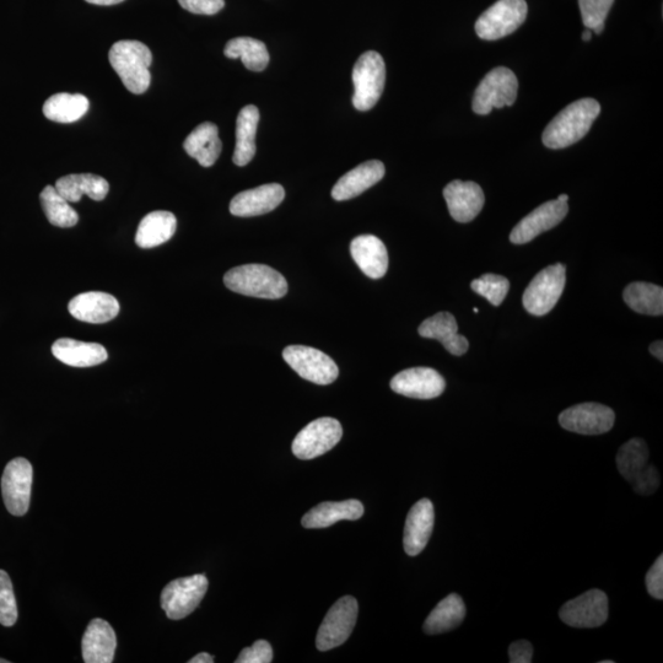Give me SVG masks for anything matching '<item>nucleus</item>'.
Returning <instances> with one entry per match:
<instances>
[{
    "label": "nucleus",
    "mask_w": 663,
    "mask_h": 663,
    "mask_svg": "<svg viewBox=\"0 0 663 663\" xmlns=\"http://www.w3.org/2000/svg\"><path fill=\"white\" fill-rule=\"evenodd\" d=\"M601 113L595 99H581L565 107L544 129L543 144L549 149H564L578 143L589 133Z\"/></svg>",
    "instance_id": "1"
},
{
    "label": "nucleus",
    "mask_w": 663,
    "mask_h": 663,
    "mask_svg": "<svg viewBox=\"0 0 663 663\" xmlns=\"http://www.w3.org/2000/svg\"><path fill=\"white\" fill-rule=\"evenodd\" d=\"M226 288L252 298L277 300L288 293V283L282 274L266 264H245L225 274Z\"/></svg>",
    "instance_id": "2"
},
{
    "label": "nucleus",
    "mask_w": 663,
    "mask_h": 663,
    "mask_svg": "<svg viewBox=\"0 0 663 663\" xmlns=\"http://www.w3.org/2000/svg\"><path fill=\"white\" fill-rule=\"evenodd\" d=\"M111 67L115 69L123 85L132 94H144L152 82L150 66L153 55L149 47L139 41H118L109 53Z\"/></svg>",
    "instance_id": "3"
},
{
    "label": "nucleus",
    "mask_w": 663,
    "mask_h": 663,
    "mask_svg": "<svg viewBox=\"0 0 663 663\" xmlns=\"http://www.w3.org/2000/svg\"><path fill=\"white\" fill-rule=\"evenodd\" d=\"M649 447L643 439H632L619 449L617 467L639 495H652L660 487V474L649 462Z\"/></svg>",
    "instance_id": "4"
},
{
    "label": "nucleus",
    "mask_w": 663,
    "mask_h": 663,
    "mask_svg": "<svg viewBox=\"0 0 663 663\" xmlns=\"http://www.w3.org/2000/svg\"><path fill=\"white\" fill-rule=\"evenodd\" d=\"M353 105L361 112L369 111L379 102L386 83L384 58L375 51L365 52L353 69Z\"/></svg>",
    "instance_id": "5"
},
{
    "label": "nucleus",
    "mask_w": 663,
    "mask_h": 663,
    "mask_svg": "<svg viewBox=\"0 0 663 663\" xmlns=\"http://www.w3.org/2000/svg\"><path fill=\"white\" fill-rule=\"evenodd\" d=\"M519 80L512 70L498 67L485 75L474 93L472 109L477 115H489L494 109L515 104Z\"/></svg>",
    "instance_id": "6"
},
{
    "label": "nucleus",
    "mask_w": 663,
    "mask_h": 663,
    "mask_svg": "<svg viewBox=\"0 0 663 663\" xmlns=\"http://www.w3.org/2000/svg\"><path fill=\"white\" fill-rule=\"evenodd\" d=\"M567 283V267L562 263L544 268L525 290V309L528 314L544 316L557 305Z\"/></svg>",
    "instance_id": "7"
},
{
    "label": "nucleus",
    "mask_w": 663,
    "mask_h": 663,
    "mask_svg": "<svg viewBox=\"0 0 663 663\" xmlns=\"http://www.w3.org/2000/svg\"><path fill=\"white\" fill-rule=\"evenodd\" d=\"M527 12L526 0H498L477 20L479 39L497 41L514 34L525 23Z\"/></svg>",
    "instance_id": "8"
},
{
    "label": "nucleus",
    "mask_w": 663,
    "mask_h": 663,
    "mask_svg": "<svg viewBox=\"0 0 663 663\" xmlns=\"http://www.w3.org/2000/svg\"><path fill=\"white\" fill-rule=\"evenodd\" d=\"M208 579L197 574L171 581L161 594V607L172 621L190 616L206 596Z\"/></svg>",
    "instance_id": "9"
},
{
    "label": "nucleus",
    "mask_w": 663,
    "mask_h": 663,
    "mask_svg": "<svg viewBox=\"0 0 663 663\" xmlns=\"http://www.w3.org/2000/svg\"><path fill=\"white\" fill-rule=\"evenodd\" d=\"M358 612V602L352 596L342 597L334 603L318 629L317 649L330 651L346 643L357 624Z\"/></svg>",
    "instance_id": "10"
},
{
    "label": "nucleus",
    "mask_w": 663,
    "mask_h": 663,
    "mask_svg": "<svg viewBox=\"0 0 663 663\" xmlns=\"http://www.w3.org/2000/svg\"><path fill=\"white\" fill-rule=\"evenodd\" d=\"M342 436V425L337 419H316L296 435L291 449L300 460H314L332 450Z\"/></svg>",
    "instance_id": "11"
},
{
    "label": "nucleus",
    "mask_w": 663,
    "mask_h": 663,
    "mask_svg": "<svg viewBox=\"0 0 663 663\" xmlns=\"http://www.w3.org/2000/svg\"><path fill=\"white\" fill-rule=\"evenodd\" d=\"M283 358L296 374L312 384L330 385L339 375L337 364L315 348L290 346L283 350Z\"/></svg>",
    "instance_id": "12"
},
{
    "label": "nucleus",
    "mask_w": 663,
    "mask_h": 663,
    "mask_svg": "<svg viewBox=\"0 0 663 663\" xmlns=\"http://www.w3.org/2000/svg\"><path fill=\"white\" fill-rule=\"evenodd\" d=\"M34 470L26 458L18 457L5 467L2 477V494L5 508L14 516H24L29 511Z\"/></svg>",
    "instance_id": "13"
},
{
    "label": "nucleus",
    "mask_w": 663,
    "mask_h": 663,
    "mask_svg": "<svg viewBox=\"0 0 663 663\" xmlns=\"http://www.w3.org/2000/svg\"><path fill=\"white\" fill-rule=\"evenodd\" d=\"M616 422L611 408L600 403H582L565 409L559 415V423L565 430L581 435L608 433Z\"/></svg>",
    "instance_id": "14"
},
{
    "label": "nucleus",
    "mask_w": 663,
    "mask_h": 663,
    "mask_svg": "<svg viewBox=\"0 0 663 663\" xmlns=\"http://www.w3.org/2000/svg\"><path fill=\"white\" fill-rule=\"evenodd\" d=\"M608 597L601 590H590L560 609L559 617L573 628H597L608 619Z\"/></svg>",
    "instance_id": "15"
},
{
    "label": "nucleus",
    "mask_w": 663,
    "mask_h": 663,
    "mask_svg": "<svg viewBox=\"0 0 663 663\" xmlns=\"http://www.w3.org/2000/svg\"><path fill=\"white\" fill-rule=\"evenodd\" d=\"M568 212V202H560L555 199V201L544 203L515 226L511 231L510 241L515 245L527 244L544 231L551 230L562 223Z\"/></svg>",
    "instance_id": "16"
},
{
    "label": "nucleus",
    "mask_w": 663,
    "mask_h": 663,
    "mask_svg": "<svg viewBox=\"0 0 663 663\" xmlns=\"http://www.w3.org/2000/svg\"><path fill=\"white\" fill-rule=\"evenodd\" d=\"M445 387L444 377L430 368L403 370L391 380L393 391L415 400H433L444 393Z\"/></svg>",
    "instance_id": "17"
},
{
    "label": "nucleus",
    "mask_w": 663,
    "mask_h": 663,
    "mask_svg": "<svg viewBox=\"0 0 663 663\" xmlns=\"http://www.w3.org/2000/svg\"><path fill=\"white\" fill-rule=\"evenodd\" d=\"M284 198L283 186L278 183H268L237 194L230 203V213L241 218L258 217L272 212L284 201Z\"/></svg>",
    "instance_id": "18"
},
{
    "label": "nucleus",
    "mask_w": 663,
    "mask_h": 663,
    "mask_svg": "<svg viewBox=\"0 0 663 663\" xmlns=\"http://www.w3.org/2000/svg\"><path fill=\"white\" fill-rule=\"evenodd\" d=\"M444 197L452 218L470 223L484 207V193L476 182L452 181L445 187Z\"/></svg>",
    "instance_id": "19"
},
{
    "label": "nucleus",
    "mask_w": 663,
    "mask_h": 663,
    "mask_svg": "<svg viewBox=\"0 0 663 663\" xmlns=\"http://www.w3.org/2000/svg\"><path fill=\"white\" fill-rule=\"evenodd\" d=\"M68 310L79 321L100 325L112 321L120 314V303L110 294L89 291L70 300Z\"/></svg>",
    "instance_id": "20"
},
{
    "label": "nucleus",
    "mask_w": 663,
    "mask_h": 663,
    "mask_svg": "<svg viewBox=\"0 0 663 663\" xmlns=\"http://www.w3.org/2000/svg\"><path fill=\"white\" fill-rule=\"evenodd\" d=\"M435 521L434 505L429 499L419 500L407 516L404 527V551L411 557L422 553L427 547Z\"/></svg>",
    "instance_id": "21"
},
{
    "label": "nucleus",
    "mask_w": 663,
    "mask_h": 663,
    "mask_svg": "<svg viewBox=\"0 0 663 663\" xmlns=\"http://www.w3.org/2000/svg\"><path fill=\"white\" fill-rule=\"evenodd\" d=\"M385 172V165L381 161H366L339 179L333 187L332 198L342 202L358 197L384 179Z\"/></svg>",
    "instance_id": "22"
},
{
    "label": "nucleus",
    "mask_w": 663,
    "mask_h": 663,
    "mask_svg": "<svg viewBox=\"0 0 663 663\" xmlns=\"http://www.w3.org/2000/svg\"><path fill=\"white\" fill-rule=\"evenodd\" d=\"M115 630L104 619H93L83 636V659L86 663H111L115 659Z\"/></svg>",
    "instance_id": "23"
},
{
    "label": "nucleus",
    "mask_w": 663,
    "mask_h": 663,
    "mask_svg": "<svg viewBox=\"0 0 663 663\" xmlns=\"http://www.w3.org/2000/svg\"><path fill=\"white\" fill-rule=\"evenodd\" d=\"M350 252L365 276L371 279L385 277L388 269V253L384 242L374 235L355 237Z\"/></svg>",
    "instance_id": "24"
},
{
    "label": "nucleus",
    "mask_w": 663,
    "mask_h": 663,
    "mask_svg": "<svg viewBox=\"0 0 663 663\" xmlns=\"http://www.w3.org/2000/svg\"><path fill=\"white\" fill-rule=\"evenodd\" d=\"M457 332L456 318L450 312H439L425 320L419 327L420 336L436 339L442 343L447 352L460 357L467 353L470 343L466 337L460 336Z\"/></svg>",
    "instance_id": "25"
},
{
    "label": "nucleus",
    "mask_w": 663,
    "mask_h": 663,
    "mask_svg": "<svg viewBox=\"0 0 663 663\" xmlns=\"http://www.w3.org/2000/svg\"><path fill=\"white\" fill-rule=\"evenodd\" d=\"M52 354L63 364L73 368H91L105 363L109 354L97 343L75 341L72 338L57 339L52 346Z\"/></svg>",
    "instance_id": "26"
},
{
    "label": "nucleus",
    "mask_w": 663,
    "mask_h": 663,
    "mask_svg": "<svg viewBox=\"0 0 663 663\" xmlns=\"http://www.w3.org/2000/svg\"><path fill=\"white\" fill-rule=\"evenodd\" d=\"M183 148L191 158L198 161L199 165L213 166L217 163L221 149H223L218 127L214 123H202L186 138Z\"/></svg>",
    "instance_id": "27"
},
{
    "label": "nucleus",
    "mask_w": 663,
    "mask_h": 663,
    "mask_svg": "<svg viewBox=\"0 0 663 663\" xmlns=\"http://www.w3.org/2000/svg\"><path fill=\"white\" fill-rule=\"evenodd\" d=\"M364 515V505L359 500L322 503L311 509L301 520L305 528H326L339 521L359 520Z\"/></svg>",
    "instance_id": "28"
},
{
    "label": "nucleus",
    "mask_w": 663,
    "mask_h": 663,
    "mask_svg": "<svg viewBox=\"0 0 663 663\" xmlns=\"http://www.w3.org/2000/svg\"><path fill=\"white\" fill-rule=\"evenodd\" d=\"M55 187L69 203H78L84 194L96 202L104 201L110 191L109 182L93 174L64 176L56 182Z\"/></svg>",
    "instance_id": "29"
},
{
    "label": "nucleus",
    "mask_w": 663,
    "mask_h": 663,
    "mask_svg": "<svg viewBox=\"0 0 663 663\" xmlns=\"http://www.w3.org/2000/svg\"><path fill=\"white\" fill-rule=\"evenodd\" d=\"M177 220L174 214L158 210L140 221L136 235V244L140 249H153L169 241L175 235Z\"/></svg>",
    "instance_id": "30"
},
{
    "label": "nucleus",
    "mask_w": 663,
    "mask_h": 663,
    "mask_svg": "<svg viewBox=\"0 0 663 663\" xmlns=\"http://www.w3.org/2000/svg\"><path fill=\"white\" fill-rule=\"evenodd\" d=\"M260 123V111L256 106L244 107L237 116L234 164L246 166L256 154V133Z\"/></svg>",
    "instance_id": "31"
},
{
    "label": "nucleus",
    "mask_w": 663,
    "mask_h": 663,
    "mask_svg": "<svg viewBox=\"0 0 663 663\" xmlns=\"http://www.w3.org/2000/svg\"><path fill=\"white\" fill-rule=\"evenodd\" d=\"M466 617V606L462 598L452 594L444 598L429 614L424 623V632L429 635H438L455 629Z\"/></svg>",
    "instance_id": "32"
},
{
    "label": "nucleus",
    "mask_w": 663,
    "mask_h": 663,
    "mask_svg": "<svg viewBox=\"0 0 663 663\" xmlns=\"http://www.w3.org/2000/svg\"><path fill=\"white\" fill-rule=\"evenodd\" d=\"M89 110V100L84 95L61 93L50 97L43 105V115L58 123H74Z\"/></svg>",
    "instance_id": "33"
},
{
    "label": "nucleus",
    "mask_w": 663,
    "mask_h": 663,
    "mask_svg": "<svg viewBox=\"0 0 663 663\" xmlns=\"http://www.w3.org/2000/svg\"><path fill=\"white\" fill-rule=\"evenodd\" d=\"M625 304L638 314L661 316L663 314V289L659 285L635 282L624 289Z\"/></svg>",
    "instance_id": "34"
},
{
    "label": "nucleus",
    "mask_w": 663,
    "mask_h": 663,
    "mask_svg": "<svg viewBox=\"0 0 663 663\" xmlns=\"http://www.w3.org/2000/svg\"><path fill=\"white\" fill-rule=\"evenodd\" d=\"M224 55L231 59L240 58L252 72H263L269 63V52L262 41L251 37H236L226 43Z\"/></svg>",
    "instance_id": "35"
},
{
    "label": "nucleus",
    "mask_w": 663,
    "mask_h": 663,
    "mask_svg": "<svg viewBox=\"0 0 663 663\" xmlns=\"http://www.w3.org/2000/svg\"><path fill=\"white\" fill-rule=\"evenodd\" d=\"M41 206L48 221L58 228H73L78 224V214L69 206L67 199L58 193L55 186H47L41 192Z\"/></svg>",
    "instance_id": "36"
},
{
    "label": "nucleus",
    "mask_w": 663,
    "mask_h": 663,
    "mask_svg": "<svg viewBox=\"0 0 663 663\" xmlns=\"http://www.w3.org/2000/svg\"><path fill=\"white\" fill-rule=\"evenodd\" d=\"M471 288L477 294L487 299L490 304L499 306L503 304L506 295L509 293L510 282L503 276L488 273L484 274L481 278L473 280Z\"/></svg>",
    "instance_id": "37"
},
{
    "label": "nucleus",
    "mask_w": 663,
    "mask_h": 663,
    "mask_svg": "<svg viewBox=\"0 0 663 663\" xmlns=\"http://www.w3.org/2000/svg\"><path fill=\"white\" fill-rule=\"evenodd\" d=\"M614 0H579L582 23L586 29L602 34L605 21Z\"/></svg>",
    "instance_id": "38"
},
{
    "label": "nucleus",
    "mask_w": 663,
    "mask_h": 663,
    "mask_svg": "<svg viewBox=\"0 0 663 663\" xmlns=\"http://www.w3.org/2000/svg\"><path fill=\"white\" fill-rule=\"evenodd\" d=\"M18 621V606L14 595L12 580L8 573L0 570V624L13 627Z\"/></svg>",
    "instance_id": "39"
},
{
    "label": "nucleus",
    "mask_w": 663,
    "mask_h": 663,
    "mask_svg": "<svg viewBox=\"0 0 663 663\" xmlns=\"http://www.w3.org/2000/svg\"><path fill=\"white\" fill-rule=\"evenodd\" d=\"M273 661V649L266 640H258L251 648L241 651L236 663H271Z\"/></svg>",
    "instance_id": "40"
},
{
    "label": "nucleus",
    "mask_w": 663,
    "mask_h": 663,
    "mask_svg": "<svg viewBox=\"0 0 663 663\" xmlns=\"http://www.w3.org/2000/svg\"><path fill=\"white\" fill-rule=\"evenodd\" d=\"M646 589H648L649 594L656 598V600H662L663 598V555L661 554L659 558L656 559V562L645 578Z\"/></svg>",
    "instance_id": "41"
},
{
    "label": "nucleus",
    "mask_w": 663,
    "mask_h": 663,
    "mask_svg": "<svg viewBox=\"0 0 663 663\" xmlns=\"http://www.w3.org/2000/svg\"><path fill=\"white\" fill-rule=\"evenodd\" d=\"M187 12L198 15H214L225 7V0H179Z\"/></svg>",
    "instance_id": "42"
},
{
    "label": "nucleus",
    "mask_w": 663,
    "mask_h": 663,
    "mask_svg": "<svg viewBox=\"0 0 663 663\" xmlns=\"http://www.w3.org/2000/svg\"><path fill=\"white\" fill-rule=\"evenodd\" d=\"M533 646L527 640L515 641L510 645L509 657L511 663H531Z\"/></svg>",
    "instance_id": "43"
},
{
    "label": "nucleus",
    "mask_w": 663,
    "mask_h": 663,
    "mask_svg": "<svg viewBox=\"0 0 663 663\" xmlns=\"http://www.w3.org/2000/svg\"><path fill=\"white\" fill-rule=\"evenodd\" d=\"M650 353L654 355L655 358L659 359L660 361L663 360V343L662 341H656L651 344L650 348Z\"/></svg>",
    "instance_id": "44"
},
{
    "label": "nucleus",
    "mask_w": 663,
    "mask_h": 663,
    "mask_svg": "<svg viewBox=\"0 0 663 663\" xmlns=\"http://www.w3.org/2000/svg\"><path fill=\"white\" fill-rule=\"evenodd\" d=\"M190 663H213L214 662V657L212 655L207 654V652H202V654H198L197 656H194L193 659L188 661Z\"/></svg>",
    "instance_id": "45"
},
{
    "label": "nucleus",
    "mask_w": 663,
    "mask_h": 663,
    "mask_svg": "<svg viewBox=\"0 0 663 663\" xmlns=\"http://www.w3.org/2000/svg\"><path fill=\"white\" fill-rule=\"evenodd\" d=\"M86 2L95 5H115L125 2V0H86Z\"/></svg>",
    "instance_id": "46"
},
{
    "label": "nucleus",
    "mask_w": 663,
    "mask_h": 663,
    "mask_svg": "<svg viewBox=\"0 0 663 663\" xmlns=\"http://www.w3.org/2000/svg\"><path fill=\"white\" fill-rule=\"evenodd\" d=\"M592 39V31L590 29H586L584 32H582V40L584 41H591Z\"/></svg>",
    "instance_id": "47"
},
{
    "label": "nucleus",
    "mask_w": 663,
    "mask_h": 663,
    "mask_svg": "<svg viewBox=\"0 0 663 663\" xmlns=\"http://www.w3.org/2000/svg\"><path fill=\"white\" fill-rule=\"evenodd\" d=\"M558 201L560 202H568L569 201V196L568 194H560L558 197Z\"/></svg>",
    "instance_id": "48"
},
{
    "label": "nucleus",
    "mask_w": 663,
    "mask_h": 663,
    "mask_svg": "<svg viewBox=\"0 0 663 663\" xmlns=\"http://www.w3.org/2000/svg\"><path fill=\"white\" fill-rule=\"evenodd\" d=\"M0 663H9L8 660L0 659Z\"/></svg>",
    "instance_id": "49"
},
{
    "label": "nucleus",
    "mask_w": 663,
    "mask_h": 663,
    "mask_svg": "<svg viewBox=\"0 0 663 663\" xmlns=\"http://www.w3.org/2000/svg\"><path fill=\"white\" fill-rule=\"evenodd\" d=\"M601 663H613V661H602Z\"/></svg>",
    "instance_id": "50"
}]
</instances>
